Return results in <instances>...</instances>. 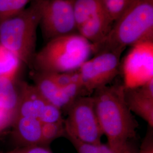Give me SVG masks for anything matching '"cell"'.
Listing matches in <instances>:
<instances>
[{
  "mask_svg": "<svg viewBox=\"0 0 153 153\" xmlns=\"http://www.w3.org/2000/svg\"><path fill=\"white\" fill-rule=\"evenodd\" d=\"M95 107L107 145L115 153H136L129 142L136 137L137 122L126 104L123 85H108L94 91Z\"/></svg>",
  "mask_w": 153,
  "mask_h": 153,
  "instance_id": "obj_1",
  "label": "cell"
},
{
  "mask_svg": "<svg viewBox=\"0 0 153 153\" xmlns=\"http://www.w3.org/2000/svg\"><path fill=\"white\" fill-rule=\"evenodd\" d=\"M153 41V0H130L108 34L92 44L93 54L112 52L122 55L128 46Z\"/></svg>",
  "mask_w": 153,
  "mask_h": 153,
  "instance_id": "obj_2",
  "label": "cell"
},
{
  "mask_svg": "<svg viewBox=\"0 0 153 153\" xmlns=\"http://www.w3.org/2000/svg\"><path fill=\"white\" fill-rule=\"evenodd\" d=\"M91 55V43L78 33H73L47 41L44 47L36 52L31 66L40 73L75 71Z\"/></svg>",
  "mask_w": 153,
  "mask_h": 153,
  "instance_id": "obj_3",
  "label": "cell"
},
{
  "mask_svg": "<svg viewBox=\"0 0 153 153\" xmlns=\"http://www.w3.org/2000/svg\"><path fill=\"white\" fill-rule=\"evenodd\" d=\"M42 2L43 0H32L22 12L0 22V45L27 65L31 66L36 52Z\"/></svg>",
  "mask_w": 153,
  "mask_h": 153,
  "instance_id": "obj_4",
  "label": "cell"
},
{
  "mask_svg": "<svg viewBox=\"0 0 153 153\" xmlns=\"http://www.w3.org/2000/svg\"><path fill=\"white\" fill-rule=\"evenodd\" d=\"M66 109L68 114L64 120L65 137L87 143H102L103 134L93 96L85 95L78 98Z\"/></svg>",
  "mask_w": 153,
  "mask_h": 153,
  "instance_id": "obj_5",
  "label": "cell"
},
{
  "mask_svg": "<svg viewBox=\"0 0 153 153\" xmlns=\"http://www.w3.org/2000/svg\"><path fill=\"white\" fill-rule=\"evenodd\" d=\"M74 1L43 0L39 27L45 40L76 33Z\"/></svg>",
  "mask_w": 153,
  "mask_h": 153,
  "instance_id": "obj_6",
  "label": "cell"
},
{
  "mask_svg": "<svg viewBox=\"0 0 153 153\" xmlns=\"http://www.w3.org/2000/svg\"><path fill=\"white\" fill-rule=\"evenodd\" d=\"M121 55L103 52L86 61L77 70L83 88L88 94L109 85L120 72Z\"/></svg>",
  "mask_w": 153,
  "mask_h": 153,
  "instance_id": "obj_7",
  "label": "cell"
},
{
  "mask_svg": "<svg viewBox=\"0 0 153 153\" xmlns=\"http://www.w3.org/2000/svg\"><path fill=\"white\" fill-rule=\"evenodd\" d=\"M121 69L124 89L138 88L153 79V41L131 46Z\"/></svg>",
  "mask_w": 153,
  "mask_h": 153,
  "instance_id": "obj_8",
  "label": "cell"
},
{
  "mask_svg": "<svg viewBox=\"0 0 153 153\" xmlns=\"http://www.w3.org/2000/svg\"><path fill=\"white\" fill-rule=\"evenodd\" d=\"M124 96L131 112L142 118L150 128H153V79L140 87L124 89Z\"/></svg>",
  "mask_w": 153,
  "mask_h": 153,
  "instance_id": "obj_9",
  "label": "cell"
},
{
  "mask_svg": "<svg viewBox=\"0 0 153 153\" xmlns=\"http://www.w3.org/2000/svg\"><path fill=\"white\" fill-rule=\"evenodd\" d=\"M16 116L40 119L49 104L35 85L22 82L20 85Z\"/></svg>",
  "mask_w": 153,
  "mask_h": 153,
  "instance_id": "obj_10",
  "label": "cell"
},
{
  "mask_svg": "<svg viewBox=\"0 0 153 153\" xmlns=\"http://www.w3.org/2000/svg\"><path fill=\"white\" fill-rule=\"evenodd\" d=\"M13 122L15 137L21 147L43 145L42 123L39 119L16 116Z\"/></svg>",
  "mask_w": 153,
  "mask_h": 153,
  "instance_id": "obj_11",
  "label": "cell"
},
{
  "mask_svg": "<svg viewBox=\"0 0 153 153\" xmlns=\"http://www.w3.org/2000/svg\"><path fill=\"white\" fill-rule=\"evenodd\" d=\"M36 72L34 85L39 93L49 103L61 110L67 109L73 102L69 98L64 88L57 86L47 73Z\"/></svg>",
  "mask_w": 153,
  "mask_h": 153,
  "instance_id": "obj_12",
  "label": "cell"
},
{
  "mask_svg": "<svg viewBox=\"0 0 153 153\" xmlns=\"http://www.w3.org/2000/svg\"><path fill=\"white\" fill-rule=\"evenodd\" d=\"M114 22L107 12L103 10L78 26L77 31L91 44H97L107 36Z\"/></svg>",
  "mask_w": 153,
  "mask_h": 153,
  "instance_id": "obj_13",
  "label": "cell"
},
{
  "mask_svg": "<svg viewBox=\"0 0 153 153\" xmlns=\"http://www.w3.org/2000/svg\"><path fill=\"white\" fill-rule=\"evenodd\" d=\"M15 78L0 77V108L16 116L19 94L14 86Z\"/></svg>",
  "mask_w": 153,
  "mask_h": 153,
  "instance_id": "obj_14",
  "label": "cell"
},
{
  "mask_svg": "<svg viewBox=\"0 0 153 153\" xmlns=\"http://www.w3.org/2000/svg\"><path fill=\"white\" fill-rule=\"evenodd\" d=\"M103 10H105L103 0H75L74 13L76 27Z\"/></svg>",
  "mask_w": 153,
  "mask_h": 153,
  "instance_id": "obj_15",
  "label": "cell"
},
{
  "mask_svg": "<svg viewBox=\"0 0 153 153\" xmlns=\"http://www.w3.org/2000/svg\"><path fill=\"white\" fill-rule=\"evenodd\" d=\"M22 64L16 55L0 45V77L16 78Z\"/></svg>",
  "mask_w": 153,
  "mask_h": 153,
  "instance_id": "obj_16",
  "label": "cell"
},
{
  "mask_svg": "<svg viewBox=\"0 0 153 153\" xmlns=\"http://www.w3.org/2000/svg\"><path fill=\"white\" fill-rule=\"evenodd\" d=\"M32 0H0V22L16 16Z\"/></svg>",
  "mask_w": 153,
  "mask_h": 153,
  "instance_id": "obj_17",
  "label": "cell"
},
{
  "mask_svg": "<svg viewBox=\"0 0 153 153\" xmlns=\"http://www.w3.org/2000/svg\"><path fill=\"white\" fill-rule=\"evenodd\" d=\"M43 145L47 146L57 138L65 136L64 119L53 123H42Z\"/></svg>",
  "mask_w": 153,
  "mask_h": 153,
  "instance_id": "obj_18",
  "label": "cell"
},
{
  "mask_svg": "<svg viewBox=\"0 0 153 153\" xmlns=\"http://www.w3.org/2000/svg\"><path fill=\"white\" fill-rule=\"evenodd\" d=\"M76 149L78 153H115L107 145L102 143L91 144L79 141L76 139L68 137Z\"/></svg>",
  "mask_w": 153,
  "mask_h": 153,
  "instance_id": "obj_19",
  "label": "cell"
},
{
  "mask_svg": "<svg viewBox=\"0 0 153 153\" xmlns=\"http://www.w3.org/2000/svg\"><path fill=\"white\" fill-rule=\"evenodd\" d=\"M47 74L52 80L61 88L66 87L73 83H81L77 70L66 73Z\"/></svg>",
  "mask_w": 153,
  "mask_h": 153,
  "instance_id": "obj_20",
  "label": "cell"
},
{
  "mask_svg": "<svg viewBox=\"0 0 153 153\" xmlns=\"http://www.w3.org/2000/svg\"><path fill=\"white\" fill-rule=\"evenodd\" d=\"M130 0H103L104 10L114 22L125 9Z\"/></svg>",
  "mask_w": 153,
  "mask_h": 153,
  "instance_id": "obj_21",
  "label": "cell"
},
{
  "mask_svg": "<svg viewBox=\"0 0 153 153\" xmlns=\"http://www.w3.org/2000/svg\"><path fill=\"white\" fill-rule=\"evenodd\" d=\"M62 119L61 110L53 104L49 103L46 107L39 120L42 123H48L56 122Z\"/></svg>",
  "mask_w": 153,
  "mask_h": 153,
  "instance_id": "obj_22",
  "label": "cell"
},
{
  "mask_svg": "<svg viewBox=\"0 0 153 153\" xmlns=\"http://www.w3.org/2000/svg\"><path fill=\"white\" fill-rule=\"evenodd\" d=\"M0 153H52L47 146L37 145L16 148L11 151Z\"/></svg>",
  "mask_w": 153,
  "mask_h": 153,
  "instance_id": "obj_23",
  "label": "cell"
},
{
  "mask_svg": "<svg viewBox=\"0 0 153 153\" xmlns=\"http://www.w3.org/2000/svg\"><path fill=\"white\" fill-rule=\"evenodd\" d=\"M16 117L15 115L0 108V132L5 129L7 126L13 123Z\"/></svg>",
  "mask_w": 153,
  "mask_h": 153,
  "instance_id": "obj_24",
  "label": "cell"
},
{
  "mask_svg": "<svg viewBox=\"0 0 153 153\" xmlns=\"http://www.w3.org/2000/svg\"><path fill=\"white\" fill-rule=\"evenodd\" d=\"M153 152L152 142H145L141 149L136 153H151Z\"/></svg>",
  "mask_w": 153,
  "mask_h": 153,
  "instance_id": "obj_25",
  "label": "cell"
},
{
  "mask_svg": "<svg viewBox=\"0 0 153 153\" xmlns=\"http://www.w3.org/2000/svg\"><path fill=\"white\" fill-rule=\"evenodd\" d=\"M153 153V152H152V153Z\"/></svg>",
  "mask_w": 153,
  "mask_h": 153,
  "instance_id": "obj_26",
  "label": "cell"
}]
</instances>
